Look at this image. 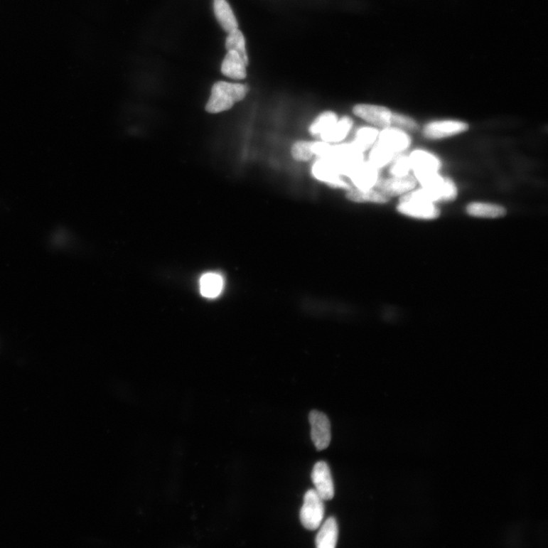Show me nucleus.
I'll return each instance as SVG.
<instances>
[{
  "label": "nucleus",
  "instance_id": "obj_11",
  "mask_svg": "<svg viewBox=\"0 0 548 548\" xmlns=\"http://www.w3.org/2000/svg\"><path fill=\"white\" fill-rule=\"evenodd\" d=\"M378 168L370 162H362L349 176L355 186L359 189H371L379 181Z\"/></svg>",
  "mask_w": 548,
  "mask_h": 548
},
{
  "label": "nucleus",
  "instance_id": "obj_7",
  "mask_svg": "<svg viewBox=\"0 0 548 548\" xmlns=\"http://www.w3.org/2000/svg\"><path fill=\"white\" fill-rule=\"evenodd\" d=\"M354 114L376 127L389 128L391 127L392 112L387 107L373 104H358L353 107Z\"/></svg>",
  "mask_w": 548,
  "mask_h": 548
},
{
  "label": "nucleus",
  "instance_id": "obj_6",
  "mask_svg": "<svg viewBox=\"0 0 548 548\" xmlns=\"http://www.w3.org/2000/svg\"><path fill=\"white\" fill-rule=\"evenodd\" d=\"M397 210L405 216L420 220H434L440 215L434 203L419 200L400 201Z\"/></svg>",
  "mask_w": 548,
  "mask_h": 548
},
{
  "label": "nucleus",
  "instance_id": "obj_18",
  "mask_svg": "<svg viewBox=\"0 0 548 548\" xmlns=\"http://www.w3.org/2000/svg\"><path fill=\"white\" fill-rule=\"evenodd\" d=\"M222 276L217 273L203 274L200 281V289L203 296L214 299L218 297L223 289Z\"/></svg>",
  "mask_w": 548,
  "mask_h": 548
},
{
  "label": "nucleus",
  "instance_id": "obj_24",
  "mask_svg": "<svg viewBox=\"0 0 548 548\" xmlns=\"http://www.w3.org/2000/svg\"><path fill=\"white\" fill-rule=\"evenodd\" d=\"M395 154L380 143L373 146L370 155V162L378 168L390 163Z\"/></svg>",
  "mask_w": 548,
  "mask_h": 548
},
{
  "label": "nucleus",
  "instance_id": "obj_15",
  "mask_svg": "<svg viewBox=\"0 0 548 548\" xmlns=\"http://www.w3.org/2000/svg\"><path fill=\"white\" fill-rule=\"evenodd\" d=\"M338 539V525L334 517L328 518L317 534L316 545L318 548H335Z\"/></svg>",
  "mask_w": 548,
  "mask_h": 548
},
{
  "label": "nucleus",
  "instance_id": "obj_3",
  "mask_svg": "<svg viewBox=\"0 0 548 548\" xmlns=\"http://www.w3.org/2000/svg\"><path fill=\"white\" fill-rule=\"evenodd\" d=\"M340 175L350 176L353 171L363 162L362 152L353 144L334 146L331 158Z\"/></svg>",
  "mask_w": 548,
  "mask_h": 548
},
{
  "label": "nucleus",
  "instance_id": "obj_20",
  "mask_svg": "<svg viewBox=\"0 0 548 548\" xmlns=\"http://www.w3.org/2000/svg\"><path fill=\"white\" fill-rule=\"evenodd\" d=\"M352 125L353 121L349 117H343L330 130L321 134V137L326 143L340 142L347 136Z\"/></svg>",
  "mask_w": 548,
  "mask_h": 548
},
{
  "label": "nucleus",
  "instance_id": "obj_26",
  "mask_svg": "<svg viewBox=\"0 0 548 548\" xmlns=\"http://www.w3.org/2000/svg\"><path fill=\"white\" fill-rule=\"evenodd\" d=\"M313 143L299 141L292 147V155L294 158L300 161V162H306L313 156Z\"/></svg>",
  "mask_w": 548,
  "mask_h": 548
},
{
  "label": "nucleus",
  "instance_id": "obj_19",
  "mask_svg": "<svg viewBox=\"0 0 548 548\" xmlns=\"http://www.w3.org/2000/svg\"><path fill=\"white\" fill-rule=\"evenodd\" d=\"M347 198L356 203H386L390 198L378 190L371 189H350L347 193Z\"/></svg>",
  "mask_w": 548,
  "mask_h": 548
},
{
  "label": "nucleus",
  "instance_id": "obj_4",
  "mask_svg": "<svg viewBox=\"0 0 548 548\" xmlns=\"http://www.w3.org/2000/svg\"><path fill=\"white\" fill-rule=\"evenodd\" d=\"M313 174L317 179L326 182L331 188L351 189L348 183L340 178L338 168L331 159L320 158L313 167Z\"/></svg>",
  "mask_w": 548,
  "mask_h": 548
},
{
  "label": "nucleus",
  "instance_id": "obj_25",
  "mask_svg": "<svg viewBox=\"0 0 548 548\" xmlns=\"http://www.w3.org/2000/svg\"><path fill=\"white\" fill-rule=\"evenodd\" d=\"M392 125L397 129H399V130L405 131L416 132L419 130L418 124L412 118L397 113H392Z\"/></svg>",
  "mask_w": 548,
  "mask_h": 548
},
{
  "label": "nucleus",
  "instance_id": "obj_10",
  "mask_svg": "<svg viewBox=\"0 0 548 548\" xmlns=\"http://www.w3.org/2000/svg\"><path fill=\"white\" fill-rule=\"evenodd\" d=\"M417 186V179L411 176H394L392 178L378 181L375 187L385 195L395 197L414 189Z\"/></svg>",
  "mask_w": 548,
  "mask_h": 548
},
{
  "label": "nucleus",
  "instance_id": "obj_5",
  "mask_svg": "<svg viewBox=\"0 0 548 548\" xmlns=\"http://www.w3.org/2000/svg\"><path fill=\"white\" fill-rule=\"evenodd\" d=\"M311 436L316 448L319 450L327 448L331 443V424L328 417L318 411H313L309 414Z\"/></svg>",
  "mask_w": 548,
  "mask_h": 548
},
{
  "label": "nucleus",
  "instance_id": "obj_21",
  "mask_svg": "<svg viewBox=\"0 0 548 548\" xmlns=\"http://www.w3.org/2000/svg\"><path fill=\"white\" fill-rule=\"evenodd\" d=\"M225 48L227 50H233L238 53L245 60L247 65H249L248 53L245 48V39L242 32L239 29H235L230 32L227 40H225Z\"/></svg>",
  "mask_w": 548,
  "mask_h": 548
},
{
  "label": "nucleus",
  "instance_id": "obj_2",
  "mask_svg": "<svg viewBox=\"0 0 548 548\" xmlns=\"http://www.w3.org/2000/svg\"><path fill=\"white\" fill-rule=\"evenodd\" d=\"M325 517V504L316 490H308L304 496V503L300 510V521L304 527L315 531L320 527Z\"/></svg>",
  "mask_w": 548,
  "mask_h": 548
},
{
  "label": "nucleus",
  "instance_id": "obj_28",
  "mask_svg": "<svg viewBox=\"0 0 548 548\" xmlns=\"http://www.w3.org/2000/svg\"><path fill=\"white\" fill-rule=\"evenodd\" d=\"M311 149H313V154L318 156L320 158H331L333 150H334V146H331L325 141L317 142L313 143Z\"/></svg>",
  "mask_w": 548,
  "mask_h": 548
},
{
  "label": "nucleus",
  "instance_id": "obj_16",
  "mask_svg": "<svg viewBox=\"0 0 548 548\" xmlns=\"http://www.w3.org/2000/svg\"><path fill=\"white\" fill-rule=\"evenodd\" d=\"M213 9L215 16L224 31L230 33L232 31L238 28L237 19L227 0H214Z\"/></svg>",
  "mask_w": 548,
  "mask_h": 548
},
{
  "label": "nucleus",
  "instance_id": "obj_8",
  "mask_svg": "<svg viewBox=\"0 0 548 548\" xmlns=\"http://www.w3.org/2000/svg\"><path fill=\"white\" fill-rule=\"evenodd\" d=\"M468 124L459 121H439L426 124L423 130L427 139H439L453 136L468 130Z\"/></svg>",
  "mask_w": 548,
  "mask_h": 548
},
{
  "label": "nucleus",
  "instance_id": "obj_27",
  "mask_svg": "<svg viewBox=\"0 0 548 548\" xmlns=\"http://www.w3.org/2000/svg\"><path fill=\"white\" fill-rule=\"evenodd\" d=\"M411 168L409 158L403 156L396 160L391 168V173L394 176H404L409 173Z\"/></svg>",
  "mask_w": 548,
  "mask_h": 548
},
{
  "label": "nucleus",
  "instance_id": "obj_9",
  "mask_svg": "<svg viewBox=\"0 0 548 548\" xmlns=\"http://www.w3.org/2000/svg\"><path fill=\"white\" fill-rule=\"evenodd\" d=\"M311 479L316 491L324 500H330L335 496V485L329 466L325 461H318L311 472Z\"/></svg>",
  "mask_w": 548,
  "mask_h": 548
},
{
  "label": "nucleus",
  "instance_id": "obj_17",
  "mask_svg": "<svg viewBox=\"0 0 548 548\" xmlns=\"http://www.w3.org/2000/svg\"><path fill=\"white\" fill-rule=\"evenodd\" d=\"M466 211L470 216L482 218H500L507 215V210L503 206L489 203H471Z\"/></svg>",
  "mask_w": 548,
  "mask_h": 548
},
{
  "label": "nucleus",
  "instance_id": "obj_22",
  "mask_svg": "<svg viewBox=\"0 0 548 548\" xmlns=\"http://www.w3.org/2000/svg\"><path fill=\"white\" fill-rule=\"evenodd\" d=\"M338 116L332 112H326L320 114L315 122L309 127V131L311 134H322L330 130L337 122Z\"/></svg>",
  "mask_w": 548,
  "mask_h": 548
},
{
  "label": "nucleus",
  "instance_id": "obj_23",
  "mask_svg": "<svg viewBox=\"0 0 548 548\" xmlns=\"http://www.w3.org/2000/svg\"><path fill=\"white\" fill-rule=\"evenodd\" d=\"M378 136L379 131L376 129L362 127L358 131L353 144L364 152L372 146Z\"/></svg>",
  "mask_w": 548,
  "mask_h": 548
},
{
  "label": "nucleus",
  "instance_id": "obj_14",
  "mask_svg": "<svg viewBox=\"0 0 548 548\" xmlns=\"http://www.w3.org/2000/svg\"><path fill=\"white\" fill-rule=\"evenodd\" d=\"M411 167L414 169V175L434 173L440 167V163L437 158L431 154L422 150H417L410 158Z\"/></svg>",
  "mask_w": 548,
  "mask_h": 548
},
{
  "label": "nucleus",
  "instance_id": "obj_1",
  "mask_svg": "<svg viewBox=\"0 0 548 548\" xmlns=\"http://www.w3.org/2000/svg\"><path fill=\"white\" fill-rule=\"evenodd\" d=\"M248 92L245 85L222 81L215 83L206 110L211 114L230 110L235 102L242 101Z\"/></svg>",
  "mask_w": 548,
  "mask_h": 548
},
{
  "label": "nucleus",
  "instance_id": "obj_12",
  "mask_svg": "<svg viewBox=\"0 0 548 548\" xmlns=\"http://www.w3.org/2000/svg\"><path fill=\"white\" fill-rule=\"evenodd\" d=\"M379 143L394 154L404 151L411 144V138L405 132L397 128H385L378 136Z\"/></svg>",
  "mask_w": 548,
  "mask_h": 548
},
{
  "label": "nucleus",
  "instance_id": "obj_13",
  "mask_svg": "<svg viewBox=\"0 0 548 548\" xmlns=\"http://www.w3.org/2000/svg\"><path fill=\"white\" fill-rule=\"evenodd\" d=\"M247 66L238 53L229 50L222 61L221 71L225 77L240 80L247 77Z\"/></svg>",
  "mask_w": 548,
  "mask_h": 548
}]
</instances>
